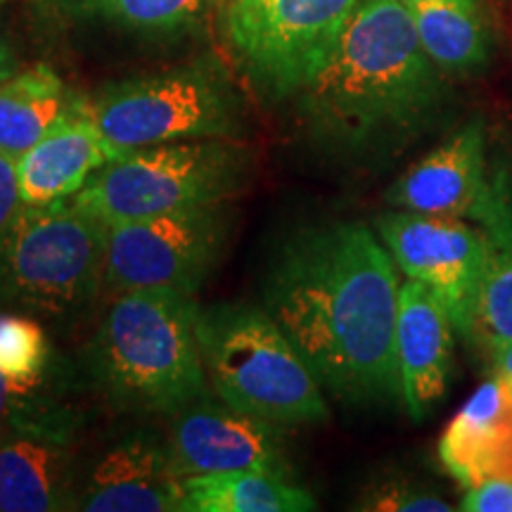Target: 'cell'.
Returning a JSON list of instances; mask_svg holds the SVG:
<instances>
[{
	"mask_svg": "<svg viewBox=\"0 0 512 512\" xmlns=\"http://www.w3.org/2000/svg\"><path fill=\"white\" fill-rule=\"evenodd\" d=\"M399 292L396 264L382 240L363 223L339 221L299 230L280 247L264 309L335 399L403 406Z\"/></svg>",
	"mask_w": 512,
	"mask_h": 512,
	"instance_id": "cell-1",
	"label": "cell"
},
{
	"mask_svg": "<svg viewBox=\"0 0 512 512\" xmlns=\"http://www.w3.org/2000/svg\"><path fill=\"white\" fill-rule=\"evenodd\" d=\"M403 0H361L330 60L299 93L311 136L332 152L377 157L432 131L451 102Z\"/></svg>",
	"mask_w": 512,
	"mask_h": 512,
	"instance_id": "cell-2",
	"label": "cell"
},
{
	"mask_svg": "<svg viewBox=\"0 0 512 512\" xmlns=\"http://www.w3.org/2000/svg\"><path fill=\"white\" fill-rule=\"evenodd\" d=\"M195 297L117 292L88 344V373L124 413L176 415L207 394Z\"/></svg>",
	"mask_w": 512,
	"mask_h": 512,
	"instance_id": "cell-3",
	"label": "cell"
},
{
	"mask_svg": "<svg viewBox=\"0 0 512 512\" xmlns=\"http://www.w3.org/2000/svg\"><path fill=\"white\" fill-rule=\"evenodd\" d=\"M195 328L207 382L228 406L278 427L328 420L323 387L266 309L200 306Z\"/></svg>",
	"mask_w": 512,
	"mask_h": 512,
	"instance_id": "cell-4",
	"label": "cell"
},
{
	"mask_svg": "<svg viewBox=\"0 0 512 512\" xmlns=\"http://www.w3.org/2000/svg\"><path fill=\"white\" fill-rule=\"evenodd\" d=\"M252 159L226 138L181 140L121 152L72 202L100 223L138 221L211 207L247 183Z\"/></svg>",
	"mask_w": 512,
	"mask_h": 512,
	"instance_id": "cell-5",
	"label": "cell"
},
{
	"mask_svg": "<svg viewBox=\"0 0 512 512\" xmlns=\"http://www.w3.org/2000/svg\"><path fill=\"white\" fill-rule=\"evenodd\" d=\"M105 283V226L72 200L27 207L0 230V302L53 318L86 309Z\"/></svg>",
	"mask_w": 512,
	"mask_h": 512,
	"instance_id": "cell-6",
	"label": "cell"
},
{
	"mask_svg": "<svg viewBox=\"0 0 512 512\" xmlns=\"http://www.w3.org/2000/svg\"><path fill=\"white\" fill-rule=\"evenodd\" d=\"M88 102L117 155L181 140H228L242 128L240 93L207 60L110 83Z\"/></svg>",
	"mask_w": 512,
	"mask_h": 512,
	"instance_id": "cell-7",
	"label": "cell"
},
{
	"mask_svg": "<svg viewBox=\"0 0 512 512\" xmlns=\"http://www.w3.org/2000/svg\"><path fill=\"white\" fill-rule=\"evenodd\" d=\"M361 0H228V38L261 91L299 95L330 60Z\"/></svg>",
	"mask_w": 512,
	"mask_h": 512,
	"instance_id": "cell-8",
	"label": "cell"
},
{
	"mask_svg": "<svg viewBox=\"0 0 512 512\" xmlns=\"http://www.w3.org/2000/svg\"><path fill=\"white\" fill-rule=\"evenodd\" d=\"M105 226V285L114 292L195 297L219 266L230 235L223 204Z\"/></svg>",
	"mask_w": 512,
	"mask_h": 512,
	"instance_id": "cell-9",
	"label": "cell"
},
{
	"mask_svg": "<svg viewBox=\"0 0 512 512\" xmlns=\"http://www.w3.org/2000/svg\"><path fill=\"white\" fill-rule=\"evenodd\" d=\"M377 238L408 280L425 285L446 306L453 328L472 339L484 238L475 223L415 211H389L375 219Z\"/></svg>",
	"mask_w": 512,
	"mask_h": 512,
	"instance_id": "cell-10",
	"label": "cell"
},
{
	"mask_svg": "<svg viewBox=\"0 0 512 512\" xmlns=\"http://www.w3.org/2000/svg\"><path fill=\"white\" fill-rule=\"evenodd\" d=\"M278 425L207 394L176 413L166 446L181 477L230 470L287 472Z\"/></svg>",
	"mask_w": 512,
	"mask_h": 512,
	"instance_id": "cell-11",
	"label": "cell"
},
{
	"mask_svg": "<svg viewBox=\"0 0 512 512\" xmlns=\"http://www.w3.org/2000/svg\"><path fill=\"white\" fill-rule=\"evenodd\" d=\"M491 190L494 181L486 169V133L475 121L399 176L387 192V202L415 214L475 221Z\"/></svg>",
	"mask_w": 512,
	"mask_h": 512,
	"instance_id": "cell-12",
	"label": "cell"
},
{
	"mask_svg": "<svg viewBox=\"0 0 512 512\" xmlns=\"http://www.w3.org/2000/svg\"><path fill=\"white\" fill-rule=\"evenodd\" d=\"M76 510L183 512V477L169 446L150 434H133L107 448L79 482Z\"/></svg>",
	"mask_w": 512,
	"mask_h": 512,
	"instance_id": "cell-13",
	"label": "cell"
},
{
	"mask_svg": "<svg viewBox=\"0 0 512 512\" xmlns=\"http://www.w3.org/2000/svg\"><path fill=\"white\" fill-rule=\"evenodd\" d=\"M117 150L95 124L91 102L74 95L64 117L15 162L19 197L27 207L72 200Z\"/></svg>",
	"mask_w": 512,
	"mask_h": 512,
	"instance_id": "cell-14",
	"label": "cell"
},
{
	"mask_svg": "<svg viewBox=\"0 0 512 512\" xmlns=\"http://www.w3.org/2000/svg\"><path fill=\"white\" fill-rule=\"evenodd\" d=\"M453 320L425 285L401 283L396 318V366L401 401L415 422L425 420L444 399L453 368Z\"/></svg>",
	"mask_w": 512,
	"mask_h": 512,
	"instance_id": "cell-15",
	"label": "cell"
},
{
	"mask_svg": "<svg viewBox=\"0 0 512 512\" xmlns=\"http://www.w3.org/2000/svg\"><path fill=\"white\" fill-rule=\"evenodd\" d=\"M439 460L460 486L512 477V392L491 377L463 403L439 439Z\"/></svg>",
	"mask_w": 512,
	"mask_h": 512,
	"instance_id": "cell-16",
	"label": "cell"
},
{
	"mask_svg": "<svg viewBox=\"0 0 512 512\" xmlns=\"http://www.w3.org/2000/svg\"><path fill=\"white\" fill-rule=\"evenodd\" d=\"M69 444L50 434H0V512L76 510L79 477Z\"/></svg>",
	"mask_w": 512,
	"mask_h": 512,
	"instance_id": "cell-17",
	"label": "cell"
},
{
	"mask_svg": "<svg viewBox=\"0 0 512 512\" xmlns=\"http://www.w3.org/2000/svg\"><path fill=\"white\" fill-rule=\"evenodd\" d=\"M472 223L482 230L484 266L470 344L491 356L512 342V195L503 178Z\"/></svg>",
	"mask_w": 512,
	"mask_h": 512,
	"instance_id": "cell-18",
	"label": "cell"
},
{
	"mask_svg": "<svg viewBox=\"0 0 512 512\" xmlns=\"http://www.w3.org/2000/svg\"><path fill=\"white\" fill-rule=\"evenodd\" d=\"M420 43L448 79L482 74L491 62V31L479 0L411 3Z\"/></svg>",
	"mask_w": 512,
	"mask_h": 512,
	"instance_id": "cell-19",
	"label": "cell"
},
{
	"mask_svg": "<svg viewBox=\"0 0 512 512\" xmlns=\"http://www.w3.org/2000/svg\"><path fill=\"white\" fill-rule=\"evenodd\" d=\"M316 508L287 472L230 470L183 477V512H306Z\"/></svg>",
	"mask_w": 512,
	"mask_h": 512,
	"instance_id": "cell-20",
	"label": "cell"
},
{
	"mask_svg": "<svg viewBox=\"0 0 512 512\" xmlns=\"http://www.w3.org/2000/svg\"><path fill=\"white\" fill-rule=\"evenodd\" d=\"M74 95L46 64L0 79V155L17 162L64 117Z\"/></svg>",
	"mask_w": 512,
	"mask_h": 512,
	"instance_id": "cell-21",
	"label": "cell"
},
{
	"mask_svg": "<svg viewBox=\"0 0 512 512\" xmlns=\"http://www.w3.org/2000/svg\"><path fill=\"white\" fill-rule=\"evenodd\" d=\"M76 12L143 36H174L200 27L216 0H69Z\"/></svg>",
	"mask_w": 512,
	"mask_h": 512,
	"instance_id": "cell-22",
	"label": "cell"
},
{
	"mask_svg": "<svg viewBox=\"0 0 512 512\" xmlns=\"http://www.w3.org/2000/svg\"><path fill=\"white\" fill-rule=\"evenodd\" d=\"M46 380L17 382L0 373V434L36 432L72 439L76 418L69 406L43 392Z\"/></svg>",
	"mask_w": 512,
	"mask_h": 512,
	"instance_id": "cell-23",
	"label": "cell"
},
{
	"mask_svg": "<svg viewBox=\"0 0 512 512\" xmlns=\"http://www.w3.org/2000/svg\"><path fill=\"white\" fill-rule=\"evenodd\" d=\"M50 344L34 318L0 313V373L17 382L46 380Z\"/></svg>",
	"mask_w": 512,
	"mask_h": 512,
	"instance_id": "cell-24",
	"label": "cell"
},
{
	"mask_svg": "<svg viewBox=\"0 0 512 512\" xmlns=\"http://www.w3.org/2000/svg\"><path fill=\"white\" fill-rule=\"evenodd\" d=\"M361 510L375 512H451V503L432 494V491L420 489V486L408 482H384L370 489L363 498Z\"/></svg>",
	"mask_w": 512,
	"mask_h": 512,
	"instance_id": "cell-25",
	"label": "cell"
},
{
	"mask_svg": "<svg viewBox=\"0 0 512 512\" xmlns=\"http://www.w3.org/2000/svg\"><path fill=\"white\" fill-rule=\"evenodd\" d=\"M460 510L465 512H512V477L486 479L470 486Z\"/></svg>",
	"mask_w": 512,
	"mask_h": 512,
	"instance_id": "cell-26",
	"label": "cell"
},
{
	"mask_svg": "<svg viewBox=\"0 0 512 512\" xmlns=\"http://www.w3.org/2000/svg\"><path fill=\"white\" fill-rule=\"evenodd\" d=\"M22 197H19L17 169L15 162L0 155V230L15 219L17 211L22 209Z\"/></svg>",
	"mask_w": 512,
	"mask_h": 512,
	"instance_id": "cell-27",
	"label": "cell"
},
{
	"mask_svg": "<svg viewBox=\"0 0 512 512\" xmlns=\"http://www.w3.org/2000/svg\"><path fill=\"white\" fill-rule=\"evenodd\" d=\"M491 361H494V370L498 377H505V380H512V342L503 344L501 349L491 354Z\"/></svg>",
	"mask_w": 512,
	"mask_h": 512,
	"instance_id": "cell-28",
	"label": "cell"
},
{
	"mask_svg": "<svg viewBox=\"0 0 512 512\" xmlns=\"http://www.w3.org/2000/svg\"><path fill=\"white\" fill-rule=\"evenodd\" d=\"M17 72V62H15V55H12V50L8 43L3 41V36H0V79H5V76L15 74Z\"/></svg>",
	"mask_w": 512,
	"mask_h": 512,
	"instance_id": "cell-29",
	"label": "cell"
},
{
	"mask_svg": "<svg viewBox=\"0 0 512 512\" xmlns=\"http://www.w3.org/2000/svg\"><path fill=\"white\" fill-rule=\"evenodd\" d=\"M403 3H406V5H411V3H420V0H403Z\"/></svg>",
	"mask_w": 512,
	"mask_h": 512,
	"instance_id": "cell-30",
	"label": "cell"
},
{
	"mask_svg": "<svg viewBox=\"0 0 512 512\" xmlns=\"http://www.w3.org/2000/svg\"><path fill=\"white\" fill-rule=\"evenodd\" d=\"M503 380H505V377H503ZM505 382H508V387H510V392H512V380H505Z\"/></svg>",
	"mask_w": 512,
	"mask_h": 512,
	"instance_id": "cell-31",
	"label": "cell"
},
{
	"mask_svg": "<svg viewBox=\"0 0 512 512\" xmlns=\"http://www.w3.org/2000/svg\"><path fill=\"white\" fill-rule=\"evenodd\" d=\"M3 3H8V0H0V5H3Z\"/></svg>",
	"mask_w": 512,
	"mask_h": 512,
	"instance_id": "cell-32",
	"label": "cell"
}]
</instances>
